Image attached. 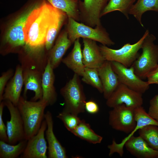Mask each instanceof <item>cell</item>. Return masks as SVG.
Returning a JSON list of instances; mask_svg holds the SVG:
<instances>
[{"label":"cell","mask_w":158,"mask_h":158,"mask_svg":"<svg viewBox=\"0 0 158 158\" xmlns=\"http://www.w3.org/2000/svg\"><path fill=\"white\" fill-rule=\"evenodd\" d=\"M45 49V47L31 48L25 46L19 53L24 85L23 96L25 97L28 90L33 91L35 95L31 100L32 101L42 98V78L48 61Z\"/></svg>","instance_id":"6da1fadb"},{"label":"cell","mask_w":158,"mask_h":158,"mask_svg":"<svg viewBox=\"0 0 158 158\" xmlns=\"http://www.w3.org/2000/svg\"><path fill=\"white\" fill-rule=\"evenodd\" d=\"M40 0H30L8 24L1 40V53H18L25 44V30L28 21Z\"/></svg>","instance_id":"7a4b0ae2"},{"label":"cell","mask_w":158,"mask_h":158,"mask_svg":"<svg viewBox=\"0 0 158 158\" xmlns=\"http://www.w3.org/2000/svg\"><path fill=\"white\" fill-rule=\"evenodd\" d=\"M59 9L47 0H40L27 23L25 46L31 48L45 46L48 29Z\"/></svg>","instance_id":"3957f363"},{"label":"cell","mask_w":158,"mask_h":158,"mask_svg":"<svg viewBox=\"0 0 158 158\" xmlns=\"http://www.w3.org/2000/svg\"><path fill=\"white\" fill-rule=\"evenodd\" d=\"M47 106V102L42 99L28 101L20 97L16 106L23 121L25 140L37 133L44 118V111Z\"/></svg>","instance_id":"277c9868"},{"label":"cell","mask_w":158,"mask_h":158,"mask_svg":"<svg viewBox=\"0 0 158 158\" xmlns=\"http://www.w3.org/2000/svg\"><path fill=\"white\" fill-rule=\"evenodd\" d=\"M66 30L68 38L73 43L77 39L82 37L92 40L107 46L115 44L101 24L93 28L68 17Z\"/></svg>","instance_id":"5b68a950"},{"label":"cell","mask_w":158,"mask_h":158,"mask_svg":"<svg viewBox=\"0 0 158 158\" xmlns=\"http://www.w3.org/2000/svg\"><path fill=\"white\" fill-rule=\"evenodd\" d=\"M60 92L64 101L63 111L77 115L85 112L86 98L79 75L74 73Z\"/></svg>","instance_id":"8992f818"},{"label":"cell","mask_w":158,"mask_h":158,"mask_svg":"<svg viewBox=\"0 0 158 158\" xmlns=\"http://www.w3.org/2000/svg\"><path fill=\"white\" fill-rule=\"evenodd\" d=\"M155 36L149 33L142 44V52L131 66L135 74L141 79H146L148 74L158 65V45L154 43Z\"/></svg>","instance_id":"52a82bcc"},{"label":"cell","mask_w":158,"mask_h":158,"mask_svg":"<svg viewBox=\"0 0 158 158\" xmlns=\"http://www.w3.org/2000/svg\"><path fill=\"white\" fill-rule=\"evenodd\" d=\"M149 33V30H146L136 42L133 44L126 43L118 49H113L107 46L101 45L99 46L100 51L106 60L116 62L130 67L140 55L139 51L141 49L145 39Z\"/></svg>","instance_id":"ba28073f"},{"label":"cell","mask_w":158,"mask_h":158,"mask_svg":"<svg viewBox=\"0 0 158 158\" xmlns=\"http://www.w3.org/2000/svg\"><path fill=\"white\" fill-rule=\"evenodd\" d=\"M135 109L127 107L124 104L114 107L109 112V125L116 130L127 134L130 133L136 125Z\"/></svg>","instance_id":"9c48e42d"},{"label":"cell","mask_w":158,"mask_h":158,"mask_svg":"<svg viewBox=\"0 0 158 158\" xmlns=\"http://www.w3.org/2000/svg\"><path fill=\"white\" fill-rule=\"evenodd\" d=\"M143 100L142 94L120 83L110 97L106 104L109 107H114L121 104L133 108L142 106Z\"/></svg>","instance_id":"30bf717a"},{"label":"cell","mask_w":158,"mask_h":158,"mask_svg":"<svg viewBox=\"0 0 158 158\" xmlns=\"http://www.w3.org/2000/svg\"><path fill=\"white\" fill-rule=\"evenodd\" d=\"M111 62L112 68L120 83L142 94L148 90L150 85L135 74L133 67H127L119 63Z\"/></svg>","instance_id":"8fae6325"},{"label":"cell","mask_w":158,"mask_h":158,"mask_svg":"<svg viewBox=\"0 0 158 158\" xmlns=\"http://www.w3.org/2000/svg\"><path fill=\"white\" fill-rule=\"evenodd\" d=\"M10 116L9 121L6 122L8 143L15 145L25 139V132L23 121L17 106L8 100H3Z\"/></svg>","instance_id":"7c38bea8"},{"label":"cell","mask_w":158,"mask_h":158,"mask_svg":"<svg viewBox=\"0 0 158 158\" xmlns=\"http://www.w3.org/2000/svg\"><path fill=\"white\" fill-rule=\"evenodd\" d=\"M108 0H83L79 1L80 20L93 28L101 24L100 15Z\"/></svg>","instance_id":"4fadbf2b"},{"label":"cell","mask_w":158,"mask_h":158,"mask_svg":"<svg viewBox=\"0 0 158 158\" xmlns=\"http://www.w3.org/2000/svg\"><path fill=\"white\" fill-rule=\"evenodd\" d=\"M47 127V122L44 119L37 133L27 140L25 149L20 158H47L48 147L44 136Z\"/></svg>","instance_id":"5bb4252c"},{"label":"cell","mask_w":158,"mask_h":158,"mask_svg":"<svg viewBox=\"0 0 158 158\" xmlns=\"http://www.w3.org/2000/svg\"><path fill=\"white\" fill-rule=\"evenodd\" d=\"M134 114L135 119L136 122L135 127L120 143H117L114 140H113L112 144L108 146L109 150V156L112 155L114 153H117L120 157H122L124 153L123 148L126 142L140 129L149 125H154L158 126V122L148 115L142 106L135 108L134 109Z\"/></svg>","instance_id":"9a60e30c"},{"label":"cell","mask_w":158,"mask_h":158,"mask_svg":"<svg viewBox=\"0 0 158 158\" xmlns=\"http://www.w3.org/2000/svg\"><path fill=\"white\" fill-rule=\"evenodd\" d=\"M44 119L47 126L45 133L48 145V158H67L65 148L61 144L54 133L53 120L52 114L50 111H47L45 114Z\"/></svg>","instance_id":"2e32d148"},{"label":"cell","mask_w":158,"mask_h":158,"mask_svg":"<svg viewBox=\"0 0 158 158\" xmlns=\"http://www.w3.org/2000/svg\"><path fill=\"white\" fill-rule=\"evenodd\" d=\"M82 50L83 63L85 67L98 69L106 61L96 41L83 38Z\"/></svg>","instance_id":"e0dca14e"},{"label":"cell","mask_w":158,"mask_h":158,"mask_svg":"<svg viewBox=\"0 0 158 158\" xmlns=\"http://www.w3.org/2000/svg\"><path fill=\"white\" fill-rule=\"evenodd\" d=\"M97 70L103 86V96L107 99L120 83L112 68L111 61L106 60Z\"/></svg>","instance_id":"ac0fdd59"},{"label":"cell","mask_w":158,"mask_h":158,"mask_svg":"<svg viewBox=\"0 0 158 158\" xmlns=\"http://www.w3.org/2000/svg\"><path fill=\"white\" fill-rule=\"evenodd\" d=\"M24 84L22 71L20 65L17 66L13 77L7 83L3 96V101L8 100L17 106Z\"/></svg>","instance_id":"d6986e66"},{"label":"cell","mask_w":158,"mask_h":158,"mask_svg":"<svg viewBox=\"0 0 158 158\" xmlns=\"http://www.w3.org/2000/svg\"><path fill=\"white\" fill-rule=\"evenodd\" d=\"M72 44L66 29L63 30L48 54V60L54 69L59 66L63 56Z\"/></svg>","instance_id":"ffe728a7"},{"label":"cell","mask_w":158,"mask_h":158,"mask_svg":"<svg viewBox=\"0 0 158 158\" xmlns=\"http://www.w3.org/2000/svg\"><path fill=\"white\" fill-rule=\"evenodd\" d=\"M124 146L133 155L138 158H155L158 151L154 150L139 135H133L126 142Z\"/></svg>","instance_id":"44dd1931"},{"label":"cell","mask_w":158,"mask_h":158,"mask_svg":"<svg viewBox=\"0 0 158 158\" xmlns=\"http://www.w3.org/2000/svg\"><path fill=\"white\" fill-rule=\"evenodd\" d=\"M54 69L48 60L42 75V99L46 101L48 106L53 105L57 99V94L54 85L55 77Z\"/></svg>","instance_id":"7402d4cb"},{"label":"cell","mask_w":158,"mask_h":158,"mask_svg":"<svg viewBox=\"0 0 158 158\" xmlns=\"http://www.w3.org/2000/svg\"><path fill=\"white\" fill-rule=\"evenodd\" d=\"M74 43L71 51L67 56L63 59L62 62L74 73L82 76L85 67L83 62L80 38L77 39Z\"/></svg>","instance_id":"603a6c76"},{"label":"cell","mask_w":158,"mask_h":158,"mask_svg":"<svg viewBox=\"0 0 158 158\" xmlns=\"http://www.w3.org/2000/svg\"><path fill=\"white\" fill-rule=\"evenodd\" d=\"M68 17L64 12L59 9L47 31L45 43L47 51L52 48L55 40Z\"/></svg>","instance_id":"cb8c5ba5"},{"label":"cell","mask_w":158,"mask_h":158,"mask_svg":"<svg viewBox=\"0 0 158 158\" xmlns=\"http://www.w3.org/2000/svg\"><path fill=\"white\" fill-rule=\"evenodd\" d=\"M150 11L158 12V0H136L130 8L129 14L133 16L143 27L142 16L145 12Z\"/></svg>","instance_id":"d4e9b609"},{"label":"cell","mask_w":158,"mask_h":158,"mask_svg":"<svg viewBox=\"0 0 158 158\" xmlns=\"http://www.w3.org/2000/svg\"><path fill=\"white\" fill-rule=\"evenodd\" d=\"M54 7L65 12L68 17L80 20L79 0H47Z\"/></svg>","instance_id":"484cf974"},{"label":"cell","mask_w":158,"mask_h":158,"mask_svg":"<svg viewBox=\"0 0 158 158\" xmlns=\"http://www.w3.org/2000/svg\"><path fill=\"white\" fill-rule=\"evenodd\" d=\"M71 133L76 136L93 144L100 143L103 139L102 137L95 133L89 124L83 119L81 120L77 127Z\"/></svg>","instance_id":"4316f807"},{"label":"cell","mask_w":158,"mask_h":158,"mask_svg":"<svg viewBox=\"0 0 158 158\" xmlns=\"http://www.w3.org/2000/svg\"><path fill=\"white\" fill-rule=\"evenodd\" d=\"M136 0H109L102 11L101 17L110 12L118 11L129 19L130 10Z\"/></svg>","instance_id":"83f0119b"},{"label":"cell","mask_w":158,"mask_h":158,"mask_svg":"<svg viewBox=\"0 0 158 158\" xmlns=\"http://www.w3.org/2000/svg\"><path fill=\"white\" fill-rule=\"evenodd\" d=\"M27 140H24L15 145L0 140V158H16L23 153Z\"/></svg>","instance_id":"f1b7e54d"},{"label":"cell","mask_w":158,"mask_h":158,"mask_svg":"<svg viewBox=\"0 0 158 158\" xmlns=\"http://www.w3.org/2000/svg\"><path fill=\"white\" fill-rule=\"evenodd\" d=\"M140 136L151 148L158 151V126H146L138 130Z\"/></svg>","instance_id":"f546056e"},{"label":"cell","mask_w":158,"mask_h":158,"mask_svg":"<svg viewBox=\"0 0 158 158\" xmlns=\"http://www.w3.org/2000/svg\"><path fill=\"white\" fill-rule=\"evenodd\" d=\"M82 80L96 88L100 93L103 92L102 83L97 69L85 67Z\"/></svg>","instance_id":"4dcf8cb0"},{"label":"cell","mask_w":158,"mask_h":158,"mask_svg":"<svg viewBox=\"0 0 158 158\" xmlns=\"http://www.w3.org/2000/svg\"><path fill=\"white\" fill-rule=\"evenodd\" d=\"M56 117L62 121L66 128L71 132L75 129L81 120L77 115L63 111L59 113Z\"/></svg>","instance_id":"1f68e13d"},{"label":"cell","mask_w":158,"mask_h":158,"mask_svg":"<svg viewBox=\"0 0 158 158\" xmlns=\"http://www.w3.org/2000/svg\"><path fill=\"white\" fill-rule=\"evenodd\" d=\"M14 73L13 69L10 68L3 73L0 77V102L3 101V96L7 82Z\"/></svg>","instance_id":"d6a6232c"},{"label":"cell","mask_w":158,"mask_h":158,"mask_svg":"<svg viewBox=\"0 0 158 158\" xmlns=\"http://www.w3.org/2000/svg\"><path fill=\"white\" fill-rule=\"evenodd\" d=\"M148 115L158 122V95H155L150 101Z\"/></svg>","instance_id":"836d02e7"},{"label":"cell","mask_w":158,"mask_h":158,"mask_svg":"<svg viewBox=\"0 0 158 158\" xmlns=\"http://www.w3.org/2000/svg\"><path fill=\"white\" fill-rule=\"evenodd\" d=\"M5 106L4 101L0 102V139L1 140L8 143L6 126L4 123L2 118L3 110Z\"/></svg>","instance_id":"e575fe53"},{"label":"cell","mask_w":158,"mask_h":158,"mask_svg":"<svg viewBox=\"0 0 158 158\" xmlns=\"http://www.w3.org/2000/svg\"><path fill=\"white\" fill-rule=\"evenodd\" d=\"M146 79L149 85H158V65L148 74Z\"/></svg>","instance_id":"d590c367"},{"label":"cell","mask_w":158,"mask_h":158,"mask_svg":"<svg viewBox=\"0 0 158 158\" xmlns=\"http://www.w3.org/2000/svg\"><path fill=\"white\" fill-rule=\"evenodd\" d=\"M85 109L88 113L91 114L96 113L99 111L98 104L92 100L86 101L85 104Z\"/></svg>","instance_id":"8d00e7d4"},{"label":"cell","mask_w":158,"mask_h":158,"mask_svg":"<svg viewBox=\"0 0 158 158\" xmlns=\"http://www.w3.org/2000/svg\"><path fill=\"white\" fill-rule=\"evenodd\" d=\"M157 158H158V156H157Z\"/></svg>","instance_id":"74e56055"}]
</instances>
